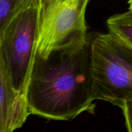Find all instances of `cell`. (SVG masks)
<instances>
[{
    "instance_id": "cell-8",
    "label": "cell",
    "mask_w": 132,
    "mask_h": 132,
    "mask_svg": "<svg viewBox=\"0 0 132 132\" xmlns=\"http://www.w3.org/2000/svg\"><path fill=\"white\" fill-rule=\"evenodd\" d=\"M121 109L123 111L128 132H132V102L126 103Z\"/></svg>"
},
{
    "instance_id": "cell-6",
    "label": "cell",
    "mask_w": 132,
    "mask_h": 132,
    "mask_svg": "<svg viewBox=\"0 0 132 132\" xmlns=\"http://www.w3.org/2000/svg\"><path fill=\"white\" fill-rule=\"evenodd\" d=\"M109 31L113 32L132 47V9L116 14L106 21Z\"/></svg>"
},
{
    "instance_id": "cell-5",
    "label": "cell",
    "mask_w": 132,
    "mask_h": 132,
    "mask_svg": "<svg viewBox=\"0 0 132 132\" xmlns=\"http://www.w3.org/2000/svg\"><path fill=\"white\" fill-rule=\"evenodd\" d=\"M0 132H14L20 128L30 115L27 93L15 90L7 72L0 64Z\"/></svg>"
},
{
    "instance_id": "cell-2",
    "label": "cell",
    "mask_w": 132,
    "mask_h": 132,
    "mask_svg": "<svg viewBox=\"0 0 132 132\" xmlns=\"http://www.w3.org/2000/svg\"><path fill=\"white\" fill-rule=\"evenodd\" d=\"M94 99L132 102V47L113 32L90 34Z\"/></svg>"
},
{
    "instance_id": "cell-7",
    "label": "cell",
    "mask_w": 132,
    "mask_h": 132,
    "mask_svg": "<svg viewBox=\"0 0 132 132\" xmlns=\"http://www.w3.org/2000/svg\"><path fill=\"white\" fill-rule=\"evenodd\" d=\"M37 0H0V32L21 11Z\"/></svg>"
},
{
    "instance_id": "cell-1",
    "label": "cell",
    "mask_w": 132,
    "mask_h": 132,
    "mask_svg": "<svg viewBox=\"0 0 132 132\" xmlns=\"http://www.w3.org/2000/svg\"><path fill=\"white\" fill-rule=\"evenodd\" d=\"M30 114L48 120H72L94 113V78L90 34L86 41L36 54L27 89Z\"/></svg>"
},
{
    "instance_id": "cell-9",
    "label": "cell",
    "mask_w": 132,
    "mask_h": 132,
    "mask_svg": "<svg viewBox=\"0 0 132 132\" xmlns=\"http://www.w3.org/2000/svg\"><path fill=\"white\" fill-rule=\"evenodd\" d=\"M128 3L130 4V8H129V9H130V10H131L132 9V0H129Z\"/></svg>"
},
{
    "instance_id": "cell-4",
    "label": "cell",
    "mask_w": 132,
    "mask_h": 132,
    "mask_svg": "<svg viewBox=\"0 0 132 132\" xmlns=\"http://www.w3.org/2000/svg\"><path fill=\"white\" fill-rule=\"evenodd\" d=\"M89 0H42L36 54L86 41L89 37L85 12Z\"/></svg>"
},
{
    "instance_id": "cell-3",
    "label": "cell",
    "mask_w": 132,
    "mask_h": 132,
    "mask_svg": "<svg viewBox=\"0 0 132 132\" xmlns=\"http://www.w3.org/2000/svg\"><path fill=\"white\" fill-rule=\"evenodd\" d=\"M42 0L13 18L0 32V64L16 91L27 93L36 53Z\"/></svg>"
}]
</instances>
